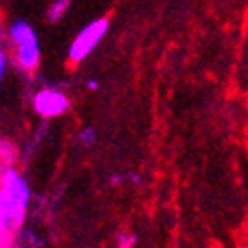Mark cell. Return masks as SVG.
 <instances>
[{
    "label": "cell",
    "instance_id": "cell-4",
    "mask_svg": "<svg viewBox=\"0 0 248 248\" xmlns=\"http://www.w3.org/2000/svg\"><path fill=\"white\" fill-rule=\"evenodd\" d=\"M71 107L69 97L55 87H45V89L36 91L32 97V109L41 117H59Z\"/></svg>",
    "mask_w": 248,
    "mask_h": 248
},
{
    "label": "cell",
    "instance_id": "cell-7",
    "mask_svg": "<svg viewBox=\"0 0 248 248\" xmlns=\"http://www.w3.org/2000/svg\"><path fill=\"white\" fill-rule=\"evenodd\" d=\"M97 141V131L93 127H85L81 133H79V143L83 147H91L93 143Z\"/></svg>",
    "mask_w": 248,
    "mask_h": 248
},
{
    "label": "cell",
    "instance_id": "cell-10",
    "mask_svg": "<svg viewBox=\"0 0 248 248\" xmlns=\"http://www.w3.org/2000/svg\"><path fill=\"white\" fill-rule=\"evenodd\" d=\"M87 87H89V89H91V91H95V89H97V87H99V83L91 79V81H87Z\"/></svg>",
    "mask_w": 248,
    "mask_h": 248
},
{
    "label": "cell",
    "instance_id": "cell-8",
    "mask_svg": "<svg viewBox=\"0 0 248 248\" xmlns=\"http://www.w3.org/2000/svg\"><path fill=\"white\" fill-rule=\"evenodd\" d=\"M135 242H138V236L131 232H119L117 234V246L119 248H133Z\"/></svg>",
    "mask_w": 248,
    "mask_h": 248
},
{
    "label": "cell",
    "instance_id": "cell-3",
    "mask_svg": "<svg viewBox=\"0 0 248 248\" xmlns=\"http://www.w3.org/2000/svg\"><path fill=\"white\" fill-rule=\"evenodd\" d=\"M107 31H109V18H105V16L95 18L93 22L87 24V27H83L69 46V63L77 65L83 59L89 57L93 53V48L103 41Z\"/></svg>",
    "mask_w": 248,
    "mask_h": 248
},
{
    "label": "cell",
    "instance_id": "cell-6",
    "mask_svg": "<svg viewBox=\"0 0 248 248\" xmlns=\"http://www.w3.org/2000/svg\"><path fill=\"white\" fill-rule=\"evenodd\" d=\"M0 157H2V168L15 166L16 157H18L16 145L12 143V141H8V140H2V145H0Z\"/></svg>",
    "mask_w": 248,
    "mask_h": 248
},
{
    "label": "cell",
    "instance_id": "cell-1",
    "mask_svg": "<svg viewBox=\"0 0 248 248\" xmlns=\"http://www.w3.org/2000/svg\"><path fill=\"white\" fill-rule=\"evenodd\" d=\"M31 188L15 166L2 168L0 176V248H16V236L24 224Z\"/></svg>",
    "mask_w": 248,
    "mask_h": 248
},
{
    "label": "cell",
    "instance_id": "cell-9",
    "mask_svg": "<svg viewBox=\"0 0 248 248\" xmlns=\"http://www.w3.org/2000/svg\"><path fill=\"white\" fill-rule=\"evenodd\" d=\"M4 69H6V59H4V53L0 55V75H4Z\"/></svg>",
    "mask_w": 248,
    "mask_h": 248
},
{
    "label": "cell",
    "instance_id": "cell-2",
    "mask_svg": "<svg viewBox=\"0 0 248 248\" xmlns=\"http://www.w3.org/2000/svg\"><path fill=\"white\" fill-rule=\"evenodd\" d=\"M8 36L12 43V57L15 65L22 73H32L39 67L41 61V46L36 39L34 29L27 20H15L8 29Z\"/></svg>",
    "mask_w": 248,
    "mask_h": 248
},
{
    "label": "cell",
    "instance_id": "cell-5",
    "mask_svg": "<svg viewBox=\"0 0 248 248\" xmlns=\"http://www.w3.org/2000/svg\"><path fill=\"white\" fill-rule=\"evenodd\" d=\"M69 8H71V0H55V2L51 4V8H48V12H46L48 22H59L67 15Z\"/></svg>",
    "mask_w": 248,
    "mask_h": 248
}]
</instances>
